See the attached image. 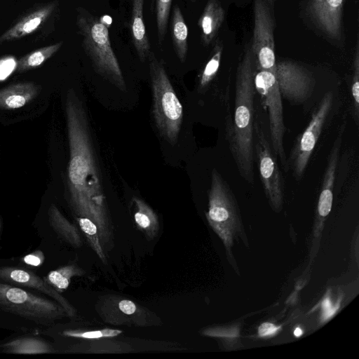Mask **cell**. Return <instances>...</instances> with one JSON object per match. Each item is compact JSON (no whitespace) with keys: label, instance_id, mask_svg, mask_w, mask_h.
<instances>
[{"label":"cell","instance_id":"6da1fadb","mask_svg":"<svg viewBox=\"0 0 359 359\" xmlns=\"http://www.w3.org/2000/svg\"><path fill=\"white\" fill-rule=\"evenodd\" d=\"M69 147L68 187L70 205L77 217H87L97 226L102 248L113 246V231L105 196L93 153L84 106L73 89L65 100Z\"/></svg>","mask_w":359,"mask_h":359},{"label":"cell","instance_id":"7a4b0ae2","mask_svg":"<svg viewBox=\"0 0 359 359\" xmlns=\"http://www.w3.org/2000/svg\"><path fill=\"white\" fill-rule=\"evenodd\" d=\"M255 57L248 45L236 70L233 120L227 121L226 138L240 175L250 184L255 182Z\"/></svg>","mask_w":359,"mask_h":359},{"label":"cell","instance_id":"3957f363","mask_svg":"<svg viewBox=\"0 0 359 359\" xmlns=\"http://www.w3.org/2000/svg\"><path fill=\"white\" fill-rule=\"evenodd\" d=\"M76 23L83 50L95 72L124 90L126 83L111 46L109 28L100 22L99 18L81 7L77 8Z\"/></svg>","mask_w":359,"mask_h":359},{"label":"cell","instance_id":"277c9868","mask_svg":"<svg viewBox=\"0 0 359 359\" xmlns=\"http://www.w3.org/2000/svg\"><path fill=\"white\" fill-rule=\"evenodd\" d=\"M147 58L149 61L154 122L163 139L175 144L177 142L183 120V107L163 63L151 51Z\"/></svg>","mask_w":359,"mask_h":359},{"label":"cell","instance_id":"5b68a950","mask_svg":"<svg viewBox=\"0 0 359 359\" xmlns=\"http://www.w3.org/2000/svg\"><path fill=\"white\" fill-rule=\"evenodd\" d=\"M0 309L44 326L68 316L57 302L2 282H0Z\"/></svg>","mask_w":359,"mask_h":359},{"label":"cell","instance_id":"8992f818","mask_svg":"<svg viewBox=\"0 0 359 359\" xmlns=\"http://www.w3.org/2000/svg\"><path fill=\"white\" fill-rule=\"evenodd\" d=\"M333 105L334 93L328 91L313 110L307 127L297 137L290 150L287 158V168L291 171L297 182L304 177L316 143L333 109Z\"/></svg>","mask_w":359,"mask_h":359},{"label":"cell","instance_id":"52a82bcc","mask_svg":"<svg viewBox=\"0 0 359 359\" xmlns=\"http://www.w3.org/2000/svg\"><path fill=\"white\" fill-rule=\"evenodd\" d=\"M254 83L256 92L260 95L268 110L270 143L273 153L276 159H280L283 170L287 172V157L283 146L285 133L283 109L276 75L255 67Z\"/></svg>","mask_w":359,"mask_h":359},{"label":"cell","instance_id":"ba28073f","mask_svg":"<svg viewBox=\"0 0 359 359\" xmlns=\"http://www.w3.org/2000/svg\"><path fill=\"white\" fill-rule=\"evenodd\" d=\"M254 153L264 192L272 205L280 206L285 185L283 175L271 143L257 118L254 123Z\"/></svg>","mask_w":359,"mask_h":359},{"label":"cell","instance_id":"9c48e42d","mask_svg":"<svg viewBox=\"0 0 359 359\" xmlns=\"http://www.w3.org/2000/svg\"><path fill=\"white\" fill-rule=\"evenodd\" d=\"M254 29L251 48L257 69L276 74L274 18L266 0H254Z\"/></svg>","mask_w":359,"mask_h":359},{"label":"cell","instance_id":"30bf717a","mask_svg":"<svg viewBox=\"0 0 359 359\" xmlns=\"http://www.w3.org/2000/svg\"><path fill=\"white\" fill-rule=\"evenodd\" d=\"M95 308L103 321L114 325L149 326L155 321H159V318L149 310L116 295L102 297Z\"/></svg>","mask_w":359,"mask_h":359},{"label":"cell","instance_id":"8fae6325","mask_svg":"<svg viewBox=\"0 0 359 359\" xmlns=\"http://www.w3.org/2000/svg\"><path fill=\"white\" fill-rule=\"evenodd\" d=\"M275 75L281 97L291 104H303L312 95L315 79L297 63L288 60L276 62Z\"/></svg>","mask_w":359,"mask_h":359},{"label":"cell","instance_id":"7c38bea8","mask_svg":"<svg viewBox=\"0 0 359 359\" xmlns=\"http://www.w3.org/2000/svg\"><path fill=\"white\" fill-rule=\"evenodd\" d=\"M0 282L34 289L53 298L63 307L69 317L76 316V309L67 299L44 279L30 271L12 266H0Z\"/></svg>","mask_w":359,"mask_h":359},{"label":"cell","instance_id":"4fadbf2b","mask_svg":"<svg viewBox=\"0 0 359 359\" xmlns=\"http://www.w3.org/2000/svg\"><path fill=\"white\" fill-rule=\"evenodd\" d=\"M307 7L309 15L323 33L333 39L341 38L344 0H309Z\"/></svg>","mask_w":359,"mask_h":359},{"label":"cell","instance_id":"5bb4252c","mask_svg":"<svg viewBox=\"0 0 359 359\" xmlns=\"http://www.w3.org/2000/svg\"><path fill=\"white\" fill-rule=\"evenodd\" d=\"M54 3L38 8L18 21L0 36V44L18 40L37 29L52 14Z\"/></svg>","mask_w":359,"mask_h":359},{"label":"cell","instance_id":"9a60e30c","mask_svg":"<svg viewBox=\"0 0 359 359\" xmlns=\"http://www.w3.org/2000/svg\"><path fill=\"white\" fill-rule=\"evenodd\" d=\"M144 0H131L130 22L133 44L141 62H144L151 52L143 16Z\"/></svg>","mask_w":359,"mask_h":359},{"label":"cell","instance_id":"2e32d148","mask_svg":"<svg viewBox=\"0 0 359 359\" xmlns=\"http://www.w3.org/2000/svg\"><path fill=\"white\" fill-rule=\"evenodd\" d=\"M41 87L32 82L18 83L0 90V109H20L34 100Z\"/></svg>","mask_w":359,"mask_h":359},{"label":"cell","instance_id":"e0dca14e","mask_svg":"<svg viewBox=\"0 0 359 359\" xmlns=\"http://www.w3.org/2000/svg\"><path fill=\"white\" fill-rule=\"evenodd\" d=\"M224 15V10L219 0L207 2L198 21L201 41L205 46H208L217 34Z\"/></svg>","mask_w":359,"mask_h":359},{"label":"cell","instance_id":"ac0fdd59","mask_svg":"<svg viewBox=\"0 0 359 359\" xmlns=\"http://www.w3.org/2000/svg\"><path fill=\"white\" fill-rule=\"evenodd\" d=\"M4 352L15 354L36 355L52 353L54 348L46 341L36 337H21L2 344Z\"/></svg>","mask_w":359,"mask_h":359},{"label":"cell","instance_id":"d6986e66","mask_svg":"<svg viewBox=\"0 0 359 359\" xmlns=\"http://www.w3.org/2000/svg\"><path fill=\"white\" fill-rule=\"evenodd\" d=\"M48 217L50 226L62 240L74 248L82 245L78 229L61 213L55 205H50Z\"/></svg>","mask_w":359,"mask_h":359},{"label":"cell","instance_id":"ffe728a7","mask_svg":"<svg viewBox=\"0 0 359 359\" xmlns=\"http://www.w3.org/2000/svg\"><path fill=\"white\" fill-rule=\"evenodd\" d=\"M172 41L175 54L178 59L184 62L188 51V27L183 14L178 6H174L170 23Z\"/></svg>","mask_w":359,"mask_h":359},{"label":"cell","instance_id":"44dd1931","mask_svg":"<svg viewBox=\"0 0 359 359\" xmlns=\"http://www.w3.org/2000/svg\"><path fill=\"white\" fill-rule=\"evenodd\" d=\"M133 203L135 206L134 220L148 240L154 238L159 229V223L154 211L142 199L135 197Z\"/></svg>","mask_w":359,"mask_h":359},{"label":"cell","instance_id":"7402d4cb","mask_svg":"<svg viewBox=\"0 0 359 359\" xmlns=\"http://www.w3.org/2000/svg\"><path fill=\"white\" fill-rule=\"evenodd\" d=\"M62 45V42H58L28 53L18 60L16 71L23 72L40 67L57 52Z\"/></svg>","mask_w":359,"mask_h":359},{"label":"cell","instance_id":"603a6c76","mask_svg":"<svg viewBox=\"0 0 359 359\" xmlns=\"http://www.w3.org/2000/svg\"><path fill=\"white\" fill-rule=\"evenodd\" d=\"M84 273L77 265L69 264L50 271L43 279L60 292L69 287L72 278L83 276Z\"/></svg>","mask_w":359,"mask_h":359},{"label":"cell","instance_id":"cb8c5ba5","mask_svg":"<svg viewBox=\"0 0 359 359\" xmlns=\"http://www.w3.org/2000/svg\"><path fill=\"white\" fill-rule=\"evenodd\" d=\"M223 45L217 41L212 51V54L203 67L198 80V90L204 91L215 77L220 66Z\"/></svg>","mask_w":359,"mask_h":359},{"label":"cell","instance_id":"d4e9b609","mask_svg":"<svg viewBox=\"0 0 359 359\" xmlns=\"http://www.w3.org/2000/svg\"><path fill=\"white\" fill-rule=\"evenodd\" d=\"M79 226L86 236L91 248L96 253L100 259L103 262H107L105 252L102 246L98 229L96 224L89 218L83 217H76Z\"/></svg>","mask_w":359,"mask_h":359},{"label":"cell","instance_id":"484cf974","mask_svg":"<svg viewBox=\"0 0 359 359\" xmlns=\"http://www.w3.org/2000/svg\"><path fill=\"white\" fill-rule=\"evenodd\" d=\"M157 28L158 41L163 43L168 27L172 0H151Z\"/></svg>","mask_w":359,"mask_h":359},{"label":"cell","instance_id":"4316f807","mask_svg":"<svg viewBox=\"0 0 359 359\" xmlns=\"http://www.w3.org/2000/svg\"><path fill=\"white\" fill-rule=\"evenodd\" d=\"M122 330L118 329L104 328L95 330H65L62 335L67 337L98 339L102 338H112L122 333Z\"/></svg>","mask_w":359,"mask_h":359},{"label":"cell","instance_id":"83f0119b","mask_svg":"<svg viewBox=\"0 0 359 359\" xmlns=\"http://www.w3.org/2000/svg\"><path fill=\"white\" fill-rule=\"evenodd\" d=\"M351 93L352 97L353 114L356 124L359 117V48L357 43L353 59V74L352 76Z\"/></svg>","mask_w":359,"mask_h":359},{"label":"cell","instance_id":"f1b7e54d","mask_svg":"<svg viewBox=\"0 0 359 359\" xmlns=\"http://www.w3.org/2000/svg\"><path fill=\"white\" fill-rule=\"evenodd\" d=\"M86 352L93 353H126L131 351V347L126 343L111 341H93L89 344Z\"/></svg>","mask_w":359,"mask_h":359},{"label":"cell","instance_id":"f546056e","mask_svg":"<svg viewBox=\"0 0 359 359\" xmlns=\"http://www.w3.org/2000/svg\"><path fill=\"white\" fill-rule=\"evenodd\" d=\"M17 66V62L13 57H6L0 60V79L8 76Z\"/></svg>","mask_w":359,"mask_h":359},{"label":"cell","instance_id":"4dcf8cb0","mask_svg":"<svg viewBox=\"0 0 359 359\" xmlns=\"http://www.w3.org/2000/svg\"><path fill=\"white\" fill-rule=\"evenodd\" d=\"M44 257L41 252L29 254L23 257V261L28 265L37 266L42 264Z\"/></svg>","mask_w":359,"mask_h":359},{"label":"cell","instance_id":"1f68e13d","mask_svg":"<svg viewBox=\"0 0 359 359\" xmlns=\"http://www.w3.org/2000/svg\"><path fill=\"white\" fill-rule=\"evenodd\" d=\"M323 318L327 320L332 317L337 310V306H333L329 298H325L323 303Z\"/></svg>","mask_w":359,"mask_h":359},{"label":"cell","instance_id":"d6a6232c","mask_svg":"<svg viewBox=\"0 0 359 359\" xmlns=\"http://www.w3.org/2000/svg\"><path fill=\"white\" fill-rule=\"evenodd\" d=\"M280 327L269 323H263L259 328V334L261 337H266L274 334Z\"/></svg>","mask_w":359,"mask_h":359},{"label":"cell","instance_id":"836d02e7","mask_svg":"<svg viewBox=\"0 0 359 359\" xmlns=\"http://www.w3.org/2000/svg\"><path fill=\"white\" fill-rule=\"evenodd\" d=\"M99 20L101 23H102L104 25H105L107 27H109L111 22L112 19L108 15H104L99 18Z\"/></svg>","mask_w":359,"mask_h":359},{"label":"cell","instance_id":"e575fe53","mask_svg":"<svg viewBox=\"0 0 359 359\" xmlns=\"http://www.w3.org/2000/svg\"><path fill=\"white\" fill-rule=\"evenodd\" d=\"M303 332L299 327H297L294 331V336L299 337L302 334Z\"/></svg>","mask_w":359,"mask_h":359},{"label":"cell","instance_id":"d590c367","mask_svg":"<svg viewBox=\"0 0 359 359\" xmlns=\"http://www.w3.org/2000/svg\"><path fill=\"white\" fill-rule=\"evenodd\" d=\"M191 1H193V2H194V1H196V0H191Z\"/></svg>","mask_w":359,"mask_h":359},{"label":"cell","instance_id":"8d00e7d4","mask_svg":"<svg viewBox=\"0 0 359 359\" xmlns=\"http://www.w3.org/2000/svg\"><path fill=\"white\" fill-rule=\"evenodd\" d=\"M273 1H276V0H273Z\"/></svg>","mask_w":359,"mask_h":359}]
</instances>
